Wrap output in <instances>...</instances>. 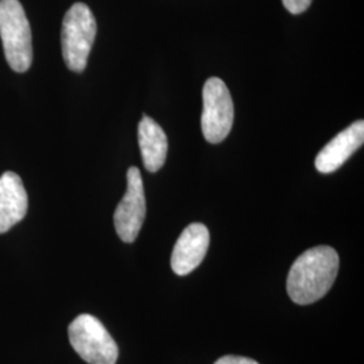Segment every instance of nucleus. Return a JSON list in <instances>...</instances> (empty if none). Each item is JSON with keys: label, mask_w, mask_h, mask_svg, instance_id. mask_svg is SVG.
<instances>
[{"label": "nucleus", "mask_w": 364, "mask_h": 364, "mask_svg": "<svg viewBox=\"0 0 364 364\" xmlns=\"http://www.w3.org/2000/svg\"><path fill=\"white\" fill-rule=\"evenodd\" d=\"M338 273V252L317 246L301 254L287 275L289 297L299 305H309L331 290Z\"/></svg>", "instance_id": "nucleus-1"}, {"label": "nucleus", "mask_w": 364, "mask_h": 364, "mask_svg": "<svg viewBox=\"0 0 364 364\" xmlns=\"http://www.w3.org/2000/svg\"><path fill=\"white\" fill-rule=\"evenodd\" d=\"M0 37L10 68L25 73L33 63L31 30L19 0H0Z\"/></svg>", "instance_id": "nucleus-2"}, {"label": "nucleus", "mask_w": 364, "mask_h": 364, "mask_svg": "<svg viewBox=\"0 0 364 364\" xmlns=\"http://www.w3.org/2000/svg\"><path fill=\"white\" fill-rule=\"evenodd\" d=\"M96 21L91 9L84 3H75L63 21L61 45L66 66L73 72H82L96 38Z\"/></svg>", "instance_id": "nucleus-3"}, {"label": "nucleus", "mask_w": 364, "mask_h": 364, "mask_svg": "<svg viewBox=\"0 0 364 364\" xmlns=\"http://www.w3.org/2000/svg\"><path fill=\"white\" fill-rule=\"evenodd\" d=\"M68 335L73 350L87 363H117L119 356L117 343L95 316L80 314L70 323Z\"/></svg>", "instance_id": "nucleus-4"}, {"label": "nucleus", "mask_w": 364, "mask_h": 364, "mask_svg": "<svg viewBox=\"0 0 364 364\" xmlns=\"http://www.w3.org/2000/svg\"><path fill=\"white\" fill-rule=\"evenodd\" d=\"M204 109L201 130L209 144L223 142L234 124V103L224 81L218 77L207 80L203 90Z\"/></svg>", "instance_id": "nucleus-5"}, {"label": "nucleus", "mask_w": 364, "mask_h": 364, "mask_svg": "<svg viewBox=\"0 0 364 364\" xmlns=\"http://www.w3.org/2000/svg\"><path fill=\"white\" fill-rule=\"evenodd\" d=\"M146 218V197L141 171L135 166L127 170V191L114 213L117 234L124 243L138 237Z\"/></svg>", "instance_id": "nucleus-6"}, {"label": "nucleus", "mask_w": 364, "mask_h": 364, "mask_svg": "<svg viewBox=\"0 0 364 364\" xmlns=\"http://www.w3.org/2000/svg\"><path fill=\"white\" fill-rule=\"evenodd\" d=\"M209 247L208 228L201 223L188 225L171 254V269L177 275H188L201 264Z\"/></svg>", "instance_id": "nucleus-7"}, {"label": "nucleus", "mask_w": 364, "mask_h": 364, "mask_svg": "<svg viewBox=\"0 0 364 364\" xmlns=\"http://www.w3.org/2000/svg\"><path fill=\"white\" fill-rule=\"evenodd\" d=\"M364 142V122L358 120L324 146L317 154L314 165L320 173H333L341 168Z\"/></svg>", "instance_id": "nucleus-8"}, {"label": "nucleus", "mask_w": 364, "mask_h": 364, "mask_svg": "<svg viewBox=\"0 0 364 364\" xmlns=\"http://www.w3.org/2000/svg\"><path fill=\"white\" fill-rule=\"evenodd\" d=\"M27 208L28 197L22 178L14 171H6L0 176V234L23 220Z\"/></svg>", "instance_id": "nucleus-9"}, {"label": "nucleus", "mask_w": 364, "mask_h": 364, "mask_svg": "<svg viewBox=\"0 0 364 364\" xmlns=\"http://www.w3.org/2000/svg\"><path fill=\"white\" fill-rule=\"evenodd\" d=\"M138 141L144 168L150 173L161 169L168 156V138L154 119L144 115L138 126Z\"/></svg>", "instance_id": "nucleus-10"}, {"label": "nucleus", "mask_w": 364, "mask_h": 364, "mask_svg": "<svg viewBox=\"0 0 364 364\" xmlns=\"http://www.w3.org/2000/svg\"><path fill=\"white\" fill-rule=\"evenodd\" d=\"M282 3L289 13L297 15V14L306 11L309 9L312 0H282Z\"/></svg>", "instance_id": "nucleus-11"}, {"label": "nucleus", "mask_w": 364, "mask_h": 364, "mask_svg": "<svg viewBox=\"0 0 364 364\" xmlns=\"http://www.w3.org/2000/svg\"><path fill=\"white\" fill-rule=\"evenodd\" d=\"M215 364H259L255 362L254 359L245 358V356H234V355H228V356H223Z\"/></svg>", "instance_id": "nucleus-12"}]
</instances>
